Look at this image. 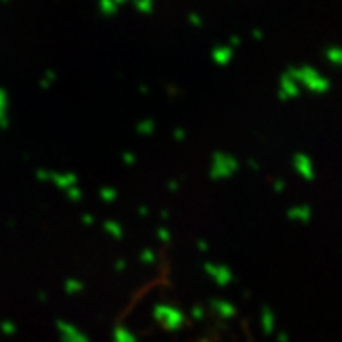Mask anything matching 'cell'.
I'll use <instances>...</instances> for the list:
<instances>
[{"label": "cell", "instance_id": "1", "mask_svg": "<svg viewBox=\"0 0 342 342\" xmlns=\"http://www.w3.org/2000/svg\"><path fill=\"white\" fill-rule=\"evenodd\" d=\"M152 314H154V320L168 331H177L184 323L182 312L179 308H175V306H171V304H156Z\"/></svg>", "mask_w": 342, "mask_h": 342}, {"label": "cell", "instance_id": "2", "mask_svg": "<svg viewBox=\"0 0 342 342\" xmlns=\"http://www.w3.org/2000/svg\"><path fill=\"white\" fill-rule=\"evenodd\" d=\"M236 170H238V162L232 156L223 154V152H217L213 156V160H211V171H209V175H211V179H215V181H221V179L230 177Z\"/></svg>", "mask_w": 342, "mask_h": 342}, {"label": "cell", "instance_id": "3", "mask_svg": "<svg viewBox=\"0 0 342 342\" xmlns=\"http://www.w3.org/2000/svg\"><path fill=\"white\" fill-rule=\"evenodd\" d=\"M57 329H59L61 342H89L86 339L84 333H80L75 325H71L69 321H59V323H57Z\"/></svg>", "mask_w": 342, "mask_h": 342}, {"label": "cell", "instance_id": "4", "mask_svg": "<svg viewBox=\"0 0 342 342\" xmlns=\"http://www.w3.org/2000/svg\"><path fill=\"white\" fill-rule=\"evenodd\" d=\"M205 272L211 279H215L217 285H226L232 276H230V270L226 266H221V264H213V262H207L205 264Z\"/></svg>", "mask_w": 342, "mask_h": 342}, {"label": "cell", "instance_id": "5", "mask_svg": "<svg viewBox=\"0 0 342 342\" xmlns=\"http://www.w3.org/2000/svg\"><path fill=\"white\" fill-rule=\"evenodd\" d=\"M50 181H54L63 190H71L76 186V175H73V173H52Z\"/></svg>", "mask_w": 342, "mask_h": 342}, {"label": "cell", "instance_id": "6", "mask_svg": "<svg viewBox=\"0 0 342 342\" xmlns=\"http://www.w3.org/2000/svg\"><path fill=\"white\" fill-rule=\"evenodd\" d=\"M211 310L217 316H221V318H232L234 316V308L228 302H221V300H213L211 302Z\"/></svg>", "mask_w": 342, "mask_h": 342}, {"label": "cell", "instance_id": "7", "mask_svg": "<svg viewBox=\"0 0 342 342\" xmlns=\"http://www.w3.org/2000/svg\"><path fill=\"white\" fill-rule=\"evenodd\" d=\"M114 342H137L135 337L126 329V327H118L114 333Z\"/></svg>", "mask_w": 342, "mask_h": 342}, {"label": "cell", "instance_id": "8", "mask_svg": "<svg viewBox=\"0 0 342 342\" xmlns=\"http://www.w3.org/2000/svg\"><path fill=\"white\" fill-rule=\"evenodd\" d=\"M105 232L107 234H110L112 238H122V234H124V230H122V226L118 225V223H114V221H107L105 223Z\"/></svg>", "mask_w": 342, "mask_h": 342}, {"label": "cell", "instance_id": "9", "mask_svg": "<svg viewBox=\"0 0 342 342\" xmlns=\"http://www.w3.org/2000/svg\"><path fill=\"white\" fill-rule=\"evenodd\" d=\"M82 283L78 281V279H67V283H65V289H67V293L69 295H75V293H80L82 291Z\"/></svg>", "mask_w": 342, "mask_h": 342}, {"label": "cell", "instance_id": "10", "mask_svg": "<svg viewBox=\"0 0 342 342\" xmlns=\"http://www.w3.org/2000/svg\"><path fill=\"white\" fill-rule=\"evenodd\" d=\"M327 57L331 59V63H337V65H342V48H331L329 52H327Z\"/></svg>", "mask_w": 342, "mask_h": 342}, {"label": "cell", "instance_id": "11", "mask_svg": "<svg viewBox=\"0 0 342 342\" xmlns=\"http://www.w3.org/2000/svg\"><path fill=\"white\" fill-rule=\"evenodd\" d=\"M101 200H103V202H114V200H116V190H114V188H101Z\"/></svg>", "mask_w": 342, "mask_h": 342}, {"label": "cell", "instance_id": "12", "mask_svg": "<svg viewBox=\"0 0 342 342\" xmlns=\"http://www.w3.org/2000/svg\"><path fill=\"white\" fill-rule=\"evenodd\" d=\"M141 260H143V262H147V264H150V262H154V260H156V253H154L152 249H145V251L141 253Z\"/></svg>", "mask_w": 342, "mask_h": 342}, {"label": "cell", "instance_id": "13", "mask_svg": "<svg viewBox=\"0 0 342 342\" xmlns=\"http://www.w3.org/2000/svg\"><path fill=\"white\" fill-rule=\"evenodd\" d=\"M0 329L4 331V335H13V333H15V323H11V321H2V323H0Z\"/></svg>", "mask_w": 342, "mask_h": 342}, {"label": "cell", "instance_id": "14", "mask_svg": "<svg viewBox=\"0 0 342 342\" xmlns=\"http://www.w3.org/2000/svg\"><path fill=\"white\" fill-rule=\"evenodd\" d=\"M67 194H69V198L71 200H80V196H82V192H80V188H71V190H67Z\"/></svg>", "mask_w": 342, "mask_h": 342}, {"label": "cell", "instance_id": "15", "mask_svg": "<svg viewBox=\"0 0 342 342\" xmlns=\"http://www.w3.org/2000/svg\"><path fill=\"white\" fill-rule=\"evenodd\" d=\"M158 236H160L162 242H170V230H168V228H160Z\"/></svg>", "mask_w": 342, "mask_h": 342}, {"label": "cell", "instance_id": "16", "mask_svg": "<svg viewBox=\"0 0 342 342\" xmlns=\"http://www.w3.org/2000/svg\"><path fill=\"white\" fill-rule=\"evenodd\" d=\"M192 318H194V320H202V318H203L202 308H192Z\"/></svg>", "mask_w": 342, "mask_h": 342}, {"label": "cell", "instance_id": "17", "mask_svg": "<svg viewBox=\"0 0 342 342\" xmlns=\"http://www.w3.org/2000/svg\"><path fill=\"white\" fill-rule=\"evenodd\" d=\"M84 225H93V217L91 215H84Z\"/></svg>", "mask_w": 342, "mask_h": 342}, {"label": "cell", "instance_id": "18", "mask_svg": "<svg viewBox=\"0 0 342 342\" xmlns=\"http://www.w3.org/2000/svg\"><path fill=\"white\" fill-rule=\"evenodd\" d=\"M124 160L128 162V164H133V162H135V158H133V156H131V154L128 152V154H124Z\"/></svg>", "mask_w": 342, "mask_h": 342}]
</instances>
